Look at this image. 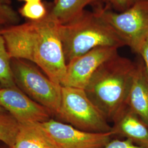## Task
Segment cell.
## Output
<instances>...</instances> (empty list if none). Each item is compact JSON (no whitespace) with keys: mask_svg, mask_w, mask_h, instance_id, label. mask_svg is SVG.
<instances>
[{"mask_svg":"<svg viewBox=\"0 0 148 148\" xmlns=\"http://www.w3.org/2000/svg\"><path fill=\"white\" fill-rule=\"evenodd\" d=\"M59 25L48 12L41 20L3 27L2 33L11 59L32 62L48 78L62 86L67 64Z\"/></svg>","mask_w":148,"mask_h":148,"instance_id":"1","label":"cell"},{"mask_svg":"<svg viewBox=\"0 0 148 148\" xmlns=\"http://www.w3.org/2000/svg\"><path fill=\"white\" fill-rule=\"evenodd\" d=\"M136 64L118 54L95 71L85 92L109 122H114L127 106Z\"/></svg>","mask_w":148,"mask_h":148,"instance_id":"2","label":"cell"},{"mask_svg":"<svg viewBox=\"0 0 148 148\" xmlns=\"http://www.w3.org/2000/svg\"><path fill=\"white\" fill-rule=\"evenodd\" d=\"M59 32L66 64L95 48L125 46L121 39L96 12L83 11Z\"/></svg>","mask_w":148,"mask_h":148,"instance_id":"3","label":"cell"},{"mask_svg":"<svg viewBox=\"0 0 148 148\" xmlns=\"http://www.w3.org/2000/svg\"><path fill=\"white\" fill-rule=\"evenodd\" d=\"M16 85L32 99L57 117L62 99V86L53 82L36 65L23 59H11Z\"/></svg>","mask_w":148,"mask_h":148,"instance_id":"4","label":"cell"},{"mask_svg":"<svg viewBox=\"0 0 148 148\" xmlns=\"http://www.w3.org/2000/svg\"><path fill=\"white\" fill-rule=\"evenodd\" d=\"M57 117L86 132L111 131L109 122L90 101L84 89L62 86L61 104Z\"/></svg>","mask_w":148,"mask_h":148,"instance_id":"5","label":"cell"},{"mask_svg":"<svg viewBox=\"0 0 148 148\" xmlns=\"http://www.w3.org/2000/svg\"><path fill=\"white\" fill-rule=\"evenodd\" d=\"M111 27L125 46L139 53L148 37V0H140L121 13L100 8L95 12Z\"/></svg>","mask_w":148,"mask_h":148,"instance_id":"6","label":"cell"},{"mask_svg":"<svg viewBox=\"0 0 148 148\" xmlns=\"http://www.w3.org/2000/svg\"><path fill=\"white\" fill-rule=\"evenodd\" d=\"M42 125L59 148H103L114 137L111 132H86L52 119Z\"/></svg>","mask_w":148,"mask_h":148,"instance_id":"7","label":"cell"},{"mask_svg":"<svg viewBox=\"0 0 148 148\" xmlns=\"http://www.w3.org/2000/svg\"><path fill=\"white\" fill-rule=\"evenodd\" d=\"M118 48L99 47L72 59L66 65L62 86L85 89L95 71L118 54Z\"/></svg>","mask_w":148,"mask_h":148,"instance_id":"8","label":"cell"},{"mask_svg":"<svg viewBox=\"0 0 148 148\" xmlns=\"http://www.w3.org/2000/svg\"><path fill=\"white\" fill-rule=\"evenodd\" d=\"M0 106L19 123H43L52 115L47 109L32 99L16 85L1 87Z\"/></svg>","mask_w":148,"mask_h":148,"instance_id":"9","label":"cell"},{"mask_svg":"<svg viewBox=\"0 0 148 148\" xmlns=\"http://www.w3.org/2000/svg\"><path fill=\"white\" fill-rule=\"evenodd\" d=\"M111 132L138 145L148 148V126L127 107L117 116L111 126Z\"/></svg>","mask_w":148,"mask_h":148,"instance_id":"10","label":"cell"},{"mask_svg":"<svg viewBox=\"0 0 148 148\" xmlns=\"http://www.w3.org/2000/svg\"><path fill=\"white\" fill-rule=\"evenodd\" d=\"M126 106L148 126V73L143 63L136 64Z\"/></svg>","mask_w":148,"mask_h":148,"instance_id":"11","label":"cell"},{"mask_svg":"<svg viewBox=\"0 0 148 148\" xmlns=\"http://www.w3.org/2000/svg\"><path fill=\"white\" fill-rule=\"evenodd\" d=\"M10 148H59L42 123H19L14 142Z\"/></svg>","mask_w":148,"mask_h":148,"instance_id":"12","label":"cell"},{"mask_svg":"<svg viewBox=\"0 0 148 148\" xmlns=\"http://www.w3.org/2000/svg\"><path fill=\"white\" fill-rule=\"evenodd\" d=\"M95 1L57 0L49 13L59 24H64L79 16L87 5Z\"/></svg>","mask_w":148,"mask_h":148,"instance_id":"13","label":"cell"},{"mask_svg":"<svg viewBox=\"0 0 148 148\" xmlns=\"http://www.w3.org/2000/svg\"><path fill=\"white\" fill-rule=\"evenodd\" d=\"M0 26V85L1 87L16 86L11 67V58L8 52Z\"/></svg>","mask_w":148,"mask_h":148,"instance_id":"14","label":"cell"},{"mask_svg":"<svg viewBox=\"0 0 148 148\" xmlns=\"http://www.w3.org/2000/svg\"><path fill=\"white\" fill-rule=\"evenodd\" d=\"M19 127V123L7 113L0 114V141L9 148L14 142Z\"/></svg>","mask_w":148,"mask_h":148,"instance_id":"15","label":"cell"},{"mask_svg":"<svg viewBox=\"0 0 148 148\" xmlns=\"http://www.w3.org/2000/svg\"><path fill=\"white\" fill-rule=\"evenodd\" d=\"M19 14L28 21L41 20L47 15L48 12L44 3L41 2L25 3L19 10Z\"/></svg>","mask_w":148,"mask_h":148,"instance_id":"16","label":"cell"},{"mask_svg":"<svg viewBox=\"0 0 148 148\" xmlns=\"http://www.w3.org/2000/svg\"><path fill=\"white\" fill-rule=\"evenodd\" d=\"M20 15L10 5H0V26L9 27L18 24Z\"/></svg>","mask_w":148,"mask_h":148,"instance_id":"17","label":"cell"},{"mask_svg":"<svg viewBox=\"0 0 148 148\" xmlns=\"http://www.w3.org/2000/svg\"><path fill=\"white\" fill-rule=\"evenodd\" d=\"M103 148H148L138 145L129 140L114 139L108 143Z\"/></svg>","mask_w":148,"mask_h":148,"instance_id":"18","label":"cell"},{"mask_svg":"<svg viewBox=\"0 0 148 148\" xmlns=\"http://www.w3.org/2000/svg\"><path fill=\"white\" fill-rule=\"evenodd\" d=\"M117 11L123 12L135 2L134 0H107Z\"/></svg>","mask_w":148,"mask_h":148,"instance_id":"19","label":"cell"},{"mask_svg":"<svg viewBox=\"0 0 148 148\" xmlns=\"http://www.w3.org/2000/svg\"><path fill=\"white\" fill-rule=\"evenodd\" d=\"M139 54H140L143 58L144 65L148 73V37L143 43Z\"/></svg>","mask_w":148,"mask_h":148,"instance_id":"20","label":"cell"},{"mask_svg":"<svg viewBox=\"0 0 148 148\" xmlns=\"http://www.w3.org/2000/svg\"><path fill=\"white\" fill-rule=\"evenodd\" d=\"M19 1L24 2L25 3H34V2H41V0H18Z\"/></svg>","mask_w":148,"mask_h":148,"instance_id":"21","label":"cell"},{"mask_svg":"<svg viewBox=\"0 0 148 148\" xmlns=\"http://www.w3.org/2000/svg\"><path fill=\"white\" fill-rule=\"evenodd\" d=\"M11 2V0H0V5H10Z\"/></svg>","mask_w":148,"mask_h":148,"instance_id":"22","label":"cell"},{"mask_svg":"<svg viewBox=\"0 0 148 148\" xmlns=\"http://www.w3.org/2000/svg\"><path fill=\"white\" fill-rule=\"evenodd\" d=\"M6 110L2 106H0V114H3V113H6Z\"/></svg>","mask_w":148,"mask_h":148,"instance_id":"23","label":"cell"},{"mask_svg":"<svg viewBox=\"0 0 148 148\" xmlns=\"http://www.w3.org/2000/svg\"><path fill=\"white\" fill-rule=\"evenodd\" d=\"M56 1H57V0H54V2H56Z\"/></svg>","mask_w":148,"mask_h":148,"instance_id":"24","label":"cell"},{"mask_svg":"<svg viewBox=\"0 0 148 148\" xmlns=\"http://www.w3.org/2000/svg\"><path fill=\"white\" fill-rule=\"evenodd\" d=\"M0 88H1V87H0Z\"/></svg>","mask_w":148,"mask_h":148,"instance_id":"25","label":"cell"}]
</instances>
